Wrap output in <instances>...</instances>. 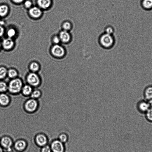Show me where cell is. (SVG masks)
Here are the masks:
<instances>
[{"label":"cell","mask_w":152,"mask_h":152,"mask_svg":"<svg viewBox=\"0 0 152 152\" xmlns=\"http://www.w3.org/2000/svg\"><path fill=\"white\" fill-rule=\"evenodd\" d=\"M22 82L20 79H14L9 83L8 89L12 93H18L22 90Z\"/></svg>","instance_id":"1"},{"label":"cell","mask_w":152,"mask_h":152,"mask_svg":"<svg viewBox=\"0 0 152 152\" xmlns=\"http://www.w3.org/2000/svg\"><path fill=\"white\" fill-rule=\"evenodd\" d=\"M27 80L31 86H37L40 83V79L38 76L35 73H31L27 76Z\"/></svg>","instance_id":"2"},{"label":"cell","mask_w":152,"mask_h":152,"mask_svg":"<svg viewBox=\"0 0 152 152\" xmlns=\"http://www.w3.org/2000/svg\"><path fill=\"white\" fill-rule=\"evenodd\" d=\"M100 43L104 47L108 48L111 46L113 43V40L111 35L106 34L101 37Z\"/></svg>","instance_id":"3"},{"label":"cell","mask_w":152,"mask_h":152,"mask_svg":"<svg viewBox=\"0 0 152 152\" xmlns=\"http://www.w3.org/2000/svg\"><path fill=\"white\" fill-rule=\"evenodd\" d=\"M63 144L59 140L54 141L50 147L52 151L53 152H64L65 148Z\"/></svg>","instance_id":"4"},{"label":"cell","mask_w":152,"mask_h":152,"mask_svg":"<svg viewBox=\"0 0 152 152\" xmlns=\"http://www.w3.org/2000/svg\"><path fill=\"white\" fill-rule=\"evenodd\" d=\"M51 52L54 56L59 58L63 57L65 53L64 48L58 44H56L53 47Z\"/></svg>","instance_id":"5"},{"label":"cell","mask_w":152,"mask_h":152,"mask_svg":"<svg viewBox=\"0 0 152 152\" xmlns=\"http://www.w3.org/2000/svg\"><path fill=\"white\" fill-rule=\"evenodd\" d=\"M38 106L37 101L35 99H32L28 100L25 105L26 110L29 112H32L35 111Z\"/></svg>","instance_id":"6"},{"label":"cell","mask_w":152,"mask_h":152,"mask_svg":"<svg viewBox=\"0 0 152 152\" xmlns=\"http://www.w3.org/2000/svg\"><path fill=\"white\" fill-rule=\"evenodd\" d=\"M1 143L2 146L7 149L8 151H11L13 141L10 138L8 137H3L1 140Z\"/></svg>","instance_id":"7"},{"label":"cell","mask_w":152,"mask_h":152,"mask_svg":"<svg viewBox=\"0 0 152 152\" xmlns=\"http://www.w3.org/2000/svg\"><path fill=\"white\" fill-rule=\"evenodd\" d=\"M29 13L32 17L34 18H38L42 15V11L40 8L34 7L30 8Z\"/></svg>","instance_id":"8"},{"label":"cell","mask_w":152,"mask_h":152,"mask_svg":"<svg viewBox=\"0 0 152 152\" xmlns=\"http://www.w3.org/2000/svg\"><path fill=\"white\" fill-rule=\"evenodd\" d=\"M36 141L37 144L39 146L43 147L46 145L47 143V139L45 135L40 134L36 136Z\"/></svg>","instance_id":"9"},{"label":"cell","mask_w":152,"mask_h":152,"mask_svg":"<svg viewBox=\"0 0 152 152\" xmlns=\"http://www.w3.org/2000/svg\"><path fill=\"white\" fill-rule=\"evenodd\" d=\"M59 37L61 41L63 43L69 42L71 38L69 33L67 31L64 30L60 32Z\"/></svg>","instance_id":"10"},{"label":"cell","mask_w":152,"mask_h":152,"mask_svg":"<svg viewBox=\"0 0 152 152\" xmlns=\"http://www.w3.org/2000/svg\"><path fill=\"white\" fill-rule=\"evenodd\" d=\"M27 145V143L25 141L21 140L17 141L15 143L14 147L17 150L21 151L26 148Z\"/></svg>","instance_id":"11"},{"label":"cell","mask_w":152,"mask_h":152,"mask_svg":"<svg viewBox=\"0 0 152 152\" xmlns=\"http://www.w3.org/2000/svg\"><path fill=\"white\" fill-rule=\"evenodd\" d=\"M14 45V42L11 38H9L4 39L2 43L3 48L5 49L9 50L12 48Z\"/></svg>","instance_id":"12"},{"label":"cell","mask_w":152,"mask_h":152,"mask_svg":"<svg viewBox=\"0 0 152 152\" xmlns=\"http://www.w3.org/2000/svg\"><path fill=\"white\" fill-rule=\"evenodd\" d=\"M37 3L41 8L46 9L48 8L51 4L50 0H38Z\"/></svg>","instance_id":"13"},{"label":"cell","mask_w":152,"mask_h":152,"mask_svg":"<svg viewBox=\"0 0 152 152\" xmlns=\"http://www.w3.org/2000/svg\"><path fill=\"white\" fill-rule=\"evenodd\" d=\"M10 102L8 96L4 94L0 95V104L4 106L8 105Z\"/></svg>","instance_id":"14"},{"label":"cell","mask_w":152,"mask_h":152,"mask_svg":"<svg viewBox=\"0 0 152 152\" xmlns=\"http://www.w3.org/2000/svg\"><path fill=\"white\" fill-rule=\"evenodd\" d=\"M150 107L148 103L142 102L139 105V108L142 112H146L149 109Z\"/></svg>","instance_id":"15"},{"label":"cell","mask_w":152,"mask_h":152,"mask_svg":"<svg viewBox=\"0 0 152 152\" xmlns=\"http://www.w3.org/2000/svg\"><path fill=\"white\" fill-rule=\"evenodd\" d=\"M9 11L8 7L6 5L0 6V16L4 17L8 14Z\"/></svg>","instance_id":"16"},{"label":"cell","mask_w":152,"mask_h":152,"mask_svg":"<svg viewBox=\"0 0 152 152\" xmlns=\"http://www.w3.org/2000/svg\"><path fill=\"white\" fill-rule=\"evenodd\" d=\"M32 90L31 87L29 85H26L22 89L23 94L25 95H28L31 94L32 92Z\"/></svg>","instance_id":"17"},{"label":"cell","mask_w":152,"mask_h":152,"mask_svg":"<svg viewBox=\"0 0 152 152\" xmlns=\"http://www.w3.org/2000/svg\"><path fill=\"white\" fill-rule=\"evenodd\" d=\"M39 65L37 62H33L30 64L29 69L33 72L38 71L39 70Z\"/></svg>","instance_id":"18"},{"label":"cell","mask_w":152,"mask_h":152,"mask_svg":"<svg viewBox=\"0 0 152 152\" xmlns=\"http://www.w3.org/2000/svg\"><path fill=\"white\" fill-rule=\"evenodd\" d=\"M145 96L147 99H152V87H148L146 89L145 92Z\"/></svg>","instance_id":"19"},{"label":"cell","mask_w":152,"mask_h":152,"mask_svg":"<svg viewBox=\"0 0 152 152\" xmlns=\"http://www.w3.org/2000/svg\"><path fill=\"white\" fill-rule=\"evenodd\" d=\"M8 74V71L5 67H0V79L4 78Z\"/></svg>","instance_id":"20"},{"label":"cell","mask_w":152,"mask_h":152,"mask_svg":"<svg viewBox=\"0 0 152 152\" xmlns=\"http://www.w3.org/2000/svg\"><path fill=\"white\" fill-rule=\"evenodd\" d=\"M8 74L10 78H14L18 76V73L15 70L10 69L8 71Z\"/></svg>","instance_id":"21"},{"label":"cell","mask_w":152,"mask_h":152,"mask_svg":"<svg viewBox=\"0 0 152 152\" xmlns=\"http://www.w3.org/2000/svg\"><path fill=\"white\" fill-rule=\"evenodd\" d=\"M60 141L63 143L66 142L68 140V137L65 133L61 134L59 137V139Z\"/></svg>","instance_id":"22"},{"label":"cell","mask_w":152,"mask_h":152,"mask_svg":"<svg viewBox=\"0 0 152 152\" xmlns=\"http://www.w3.org/2000/svg\"><path fill=\"white\" fill-rule=\"evenodd\" d=\"M8 86L7 84L4 82H0V92H4L7 90Z\"/></svg>","instance_id":"23"},{"label":"cell","mask_w":152,"mask_h":152,"mask_svg":"<svg viewBox=\"0 0 152 152\" xmlns=\"http://www.w3.org/2000/svg\"><path fill=\"white\" fill-rule=\"evenodd\" d=\"M143 5L146 8H151L152 7V0H144Z\"/></svg>","instance_id":"24"},{"label":"cell","mask_w":152,"mask_h":152,"mask_svg":"<svg viewBox=\"0 0 152 152\" xmlns=\"http://www.w3.org/2000/svg\"><path fill=\"white\" fill-rule=\"evenodd\" d=\"M7 34L9 38L12 39L16 34L15 30L14 29L11 28L8 30Z\"/></svg>","instance_id":"25"},{"label":"cell","mask_w":152,"mask_h":152,"mask_svg":"<svg viewBox=\"0 0 152 152\" xmlns=\"http://www.w3.org/2000/svg\"><path fill=\"white\" fill-rule=\"evenodd\" d=\"M41 95V93L40 91L36 90L32 92L31 94V97L33 99H36L39 97Z\"/></svg>","instance_id":"26"},{"label":"cell","mask_w":152,"mask_h":152,"mask_svg":"<svg viewBox=\"0 0 152 152\" xmlns=\"http://www.w3.org/2000/svg\"><path fill=\"white\" fill-rule=\"evenodd\" d=\"M146 117L149 121L152 122V108H150L146 112Z\"/></svg>","instance_id":"27"},{"label":"cell","mask_w":152,"mask_h":152,"mask_svg":"<svg viewBox=\"0 0 152 152\" xmlns=\"http://www.w3.org/2000/svg\"><path fill=\"white\" fill-rule=\"evenodd\" d=\"M62 27L64 30L67 31L71 29V25L69 22H66L63 23Z\"/></svg>","instance_id":"28"},{"label":"cell","mask_w":152,"mask_h":152,"mask_svg":"<svg viewBox=\"0 0 152 152\" xmlns=\"http://www.w3.org/2000/svg\"><path fill=\"white\" fill-rule=\"evenodd\" d=\"M51 148L46 145L43 146L41 149V152H51Z\"/></svg>","instance_id":"29"},{"label":"cell","mask_w":152,"mask_h":152,"mask_svg":"<svg viewBox=\"0 0 152 152\" xmlns=\"http://www.w3.org/2000/svg\"><path fill=\"white\" fill-rule=\"evenodd\" d=\"M53 41L54 43L56 44L59 43L61 41L59 37L57 36H55L53 37Z\"/></svg>","instance_id":"30"},{"label":"cell","mask_w":152,"mask_h":152,"mask_svg":"<svg viewBox=\"0 0 152 152\" xmlns=\"http://www.w3.org/2000/svg\"><path fill=\"white\" fill-rule=\"evenodd\" d=\"M32 5V2L29 1H26L25 3V7L28 8H31Z\"/></svg>","instance_id":"31"},{"label":"cell","mask_w":152,"mask_h":152,"mask_svg":"<svg viewBox=\"0 0 152 152\" xmlns=\"http://www.w3.org/2000/svg\"><path fill=\"white\" fill-rule=\"evenodd\" d=\"M106 32L107 34L111 35L113 32V30L112 28L109 27L106 29Z\"/></svg>","instance_id":"32"},{"label":"cell","mask_w":152,"mask_h":152,"mask_svg":"<svg viewBox=\"0 0 152 152\" xmlns=\"http://www.w3.org/2000/svg\"><path fill=\"white\" fill-rule=\"evenodd\" d=\"M4 32V29L2 26H0V37L2 36Z\"/></svg>","instance_id":"33"},{"label":"cell","mask_w":152,"mask_h":152,"mask_svg":"<svg viewBox=\"0 0 152 152\" xmlns=\"http://www.w3.org/2000/svg\"><path fill=\"white\" fill-rule=\"evenodd\" d=\"M12 1L16 4H19L22 3L24 0H12Z\"/></svg>","instance_id":"34"},{"label":"cell","mask_w":152,"mask_h":152,"mask_svg":"<svg viewBox=\"0 0 152 152\" xmlns=\"http://www.w3.org/2000/svg\"><path fill=\"white\" fill-rule=\"evenodd\" d=\"M149 102H148L150 107L152 108V99L149 100Z\"/></svg>","instance_id":"35"},{"label":"cell","mask_w":152,"mask_h":152,"mask_svg":"<svg viewBox=\"0 0 152 152\" xmlns=\"http://www.w3.org/2000/svg\"><path fill=\"white\" fill-rule=\"evenodd\" d=\"M3 151L2 148L0 146V152H3Z\"/></svg>","instance_id":"36"},{"label":"cell","mask_w":152,"mask_h":152,"mask_svg":"<svg viewBox=\"0 0 152 152\" xmlns=\"http://www.w3.org/2000/svg\"><path fill=\"white\" fill-rule=\"evenodd\" d=\"M1 41H0V49H1Z\"/></svg>","instance_id":"37"},{"label":"cell","mask_w":152,"mask_h":152,"mask_svg":"<svg viewBox=\"0 0 152 152\" xmlns=\"http://www.w3.org/2000/svg\"><path fill=\"white\" fill-rule=\"evenodd\" d=\"M1 140H0V143H1Z\"/></svg>","instance_id":"38"}]
</instances>
